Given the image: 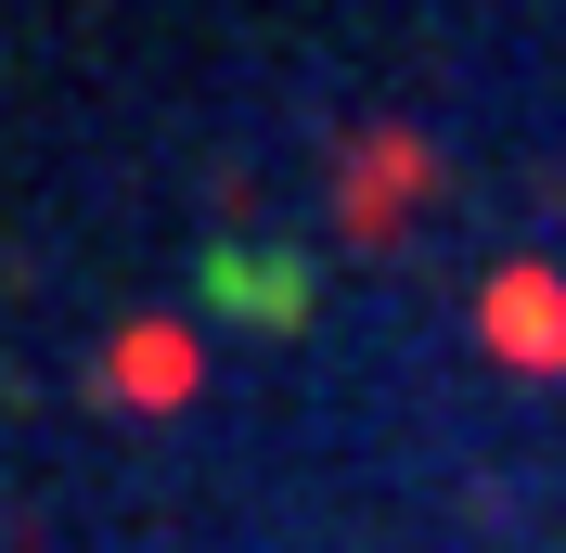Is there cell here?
<instances>
[{
  "label": "cell",
  "instance_id": "cell-4",
  "mask_svg": "<svg viewBox=\"0 0 566 553\" xmlns=\"http://www.w3.org/2000/svg\"><path fill=\"white\" fill-rule=\"evenodd\" d=\"M116 386H142V399H180V386H193V335H142L129 361H116Z\"/></svg>",
  "mask_w": 566,
  "mask_h": 553
},
{
  "label": "cell",
  "instance_id": "cell-2",
  "mask_svg": "<svg viewBox=\"0 0 566 553\" xmlns=\"http://www.w3.org/2000/svg\"><path fill=\"white\" fill-rule=\"evenodd\" d=\"M490 335L515 347V361L554 374V361H566V296H554L541 271H502V283H490Z\"/></svg>",
  "mask_w": 566,
  "mask_h": 553
},
{
  "label": "cell",
  "instance_id": "cell-3",
  "mask_svg": "<svg viewBox=\"0 0 566 553\" xmlns=\"http://www.w3.org/2000/svg\"><path fill=\"white\" fill-rule=\"evenodd\" d=\"M207 296H232V310H271V322H296V310H310V271H296V258H207Z\"/></svg>",
  "mask_w": 566,
  "mask_h": 553
},
{
  "label": "cell",
  "instance_id": "cell-1",
  "mask_svg": "<svg viewBox=\"0 0 566 553\" xmlns=\"http://www.w3.org/2000/svg\"><path fill=\"white\" fill-rule=\"evenodd\" d=\"M412 194H424V142H412V129H387V142H360V155H348V232H387Z\"/></svg>",
  "mask_w": 566,
  "mask_h": 553
}]
</instances>
